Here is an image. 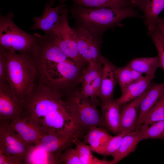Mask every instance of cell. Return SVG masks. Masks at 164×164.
<instances>
[{
    "label": "cell",
    "instance_id": "obj_1",
    "mask_svg": "<svg viewBox=\"0 0 164 164\" xmlns=\"http://www.w3.org/2000/svg\"><path fill=\"white\" fill-rule=\"evenodd\" d=\"M23 115L45 135L84 134L66 94L39 82L23 103Z\"/></svg>",
    "mask_w": 164,
    "mask_h": 164
},
{
    "label": "cell",
    "instance_id": "obj_2",
    "mask_svg": "<svg viewBox=\"0 0 164 164\" xmlns=\"http://www.w3.org/2000/svg\"><path fill=\"white\" fill-rule=\"evenodd\" d=\"M70 12L78 25L84 26L94 34L101 38L108 29L122 26L121 22L125 19L143 18L131 6L118 8H93L74 5Z\"/></svg>",
    "mask_w": 164,
    "mask_h": 164
},
{
    "label": "cell",
    "instance_id": "obj_3",
    "mask_svg": "<svg viewBox=\"0 0 164 164\" xmlns=\"http://www.w3.org/2000/svg\"><path fill=\"white\" fill-rule=\"evenodd\" d=\"M2 48L5 60L7 81L23 104L36 85L38 71L34 58Z\"/></svg>",
    "mask_w": 164,
    "mask_h": 164
},
{
    "label": "cell",
    "instance_id": "obj_4",
    "mask_svg": "<svg viewBox=\"0 0 164 164\" xmlns=\"http://www.w3.org/2000/svg\"><path fill=\"white\" fill-rule=\"evenodd\" d=\"M39 83L66 93L78 84L82 69L70 59L58 62L35 59Z\"/></svg>",
    "mask_w": 164,
    "mask_h": 164
},
{
    "label": "cell",
    "instance_id": "obj_5",
    "mask_svg": "<svg viewBox=\"0 0 164 164\" xmlns=\"http://www.w3.org/2000/svg\"><path fill=\"white\" fill-rule=\"evenodd\" d=\"M14 14L10 12L6 16L0 14V47L34 57L37 50V39L18 26L13 22Z\"/></svg>",
    "mask_w": 164,
    "mask_h": 164
},
{
    "label": "cell",
    "instance_id": "obj_6",
    "mask_svg": "<svg viewBox=\"0 0 164 164\" xmlns=\"http://www.w3.org/2000/svg\"><path fill=\"white\" fill-rule=\"evenodd\" d=\"M69 11L64 4L61 13V18L50 32L45 33L70 59L83 69L87 63L80 55L78 49L77 36L74 29L68 23Z\"/></svg>",
    "mask_w": 164,
    "mask_h": 164
},
{
    "label": "cell",
    "instance_id": "obj_7",
    "mask_svg": "<svg viewBox=\"0 0 164 164\" xmlns=\"http://www.w3.org/2000/svg\"><path fill=\"white\" fill-rule=\"evenodd\" d=\"M67 96L79 125L86 133L93 128L101 126L97 99L84 97L78 88L67 94Z\"/></svg>",
    "mask_w": 164,
    "mask_h": 164
},
{
    "label": "cell",
    "instance_id": "obj_8",
    "mask_svg": "<svg viewBox=\"0 0 164 164\" xmlns=\"http://www.w3.org/2000/svg\"><path fill=\"white\" fill-rule=\"evenodd\" d=\"M9 121H0V151L16 164H25L32 145L25 142L11 127Z\"/></svg>",
    "mask_w": 164,
    "mask_h": 164
},
{
    "label": "cell",
    "instance_id": "obj_9",
    "mask_svg": "<svg viewBox=\"0 0 164 164\" xmlns=\"http://www.w3.org/2000/svg\"><path fill=\"white\" fill-rule=\"evenodd\" d=\"M77 26L74 29L80 55L88 64L101 62L103 56L100 53L101 38L95 35L84 26Z\"/></svg>",
    "mask_w": 164,
    "mask_h": 164
},
{
    "label": "cell",
    "instance_id": "obj_10",
    "mask_svg": "<svg viewBox=\"0 0 164 164\" xmlns=\"http://www.w3.org/2000/svg\"><path fill=\"white\" fill-rule=\"evenodd\" d=\"M82 70L78 80L80 87L78 88L84 97L92 99L99 97L103 70L102 61L88 63Z\"/></svg>",
    "mask_w": 164,
    "mask_h": 164
},
{
    "label": "cell",
    "instance_id": "obj_11",
    "mask_svg": "<svg viewBox=\"0 0 164 164\" xmlns=\"http://www.w3.org/2000/svg\"><path fill=\"white\" fill-rule=\"evenodd\" d=\"M23 115L22 103L8 82L0 83V121L11 120Z\"/></svg>",
    "mask_w": 164,
    "mask_h": 164
},
{
    "label": "cell",
    "instance_id": "obj_12",
    "mask_svg": "<svg viewBox=\"0 0 164 164\" xmlns=\"http://www.w3.org/2000/svg\"><path fill=\"white\" fill-rule=\"evenodd\" d=\"M84 135V134L80 133L66 135L45 134L34 145L55 155L58 159L60 154L74 144L73 141L76 138L80 139Z\"/></svg>",
    "mask_w": 164,
    "mask_h": 164
},
{
    "label": "cell",
    "instance_id": "obj_13",
    "mask_svg": "<svg viewBox=\"0 0 164 164\" xmlns=\"http://www.w3.org/2000/svg\"><path fill=\"white\" fill-rule=\"evenodd\" d=\"M131 3L132 7L138 8L143 12L148 30L157 27L159 15L164 9V0H131Z\"/></svg>",
    "mask_w": 164,
    "mask_h": 164
},
{
    "label": "cell",
    "instance_id": "obj_14",
    "mask_svg": "<svg viewBox=\"0 0 164 164\" xmlns=\"http://www.w3.org/2000/svg\"><path fill=\"white\" fill-rule=\"evenodd\" d=\"M121 107L114 98L101 104V125L116 135L120 132Z\"/></svg>",
    "mask_w": 164,
    "mask_h": 164
},
{
    "label": "cell",
    "instance_id": "obj_15",
    "mask_svg": "<svg viewBox=\"0 0 164 164\" xmlns=\"http://www.w3.org/2000/svg\"><path fill=\"white\" fill-rule=\"evenodd\" d=\"M13 129L26 142L34 145L45 134L27 118L22 116L10 122Z\"/></svg>",
    "mask_w": 164,
    "mask_h": 164
},
{
    "label": "cell",
    "instance_id": "obj_16",
    "mask_svg": "<svg viewBox=\"0 0 164 164\" xmlns=\"http://www.w3.org/2000/svg\"><path fill=\"white\" fill-rule=\"evenodd\" d=\"M102 62L103 70L99 96L101 102L113 98L114 88L118 82L117 67L104 56Z\"/></svg>",
    "mask_w": 164,
    "mask_h": 164
},
{
    "label": "cell",
    "instance_id": "obj_17",
    "mask_svg": "<svg viewBox=\"0 0 164 164\" xmlns=\"http://www.w3.org/2000/svg\"><path fill=\"white\" fill-rule=\"evenodd\" d=\"M164 94V82L151 83L140 106L136 124V129L142 125L148 113Z\"/></svg>",
    "mask_w": 164,
    "mask_h": 164
},
{
    "label": "cell",
    "instance_id": "obj_18",
    "mask_svg": "<svg viewBox=\"0 0 164 164\" xmlns=\"http://www.w3.org/2000/svg\"><path fill=\"white\" fill-rule=\"evenodd\" d=\"M147 91L128 104L123 105V106L121 108V110L119 133H128L136 129V124L140 104Z\"/></svg>",
    "mask_w": 164,
    "mask_h": 164
},
{
    "label": "cell",
    "instance_id": "obj_19",
    "mask_svg": "<svg viewBox=\"0 0 164 164\" xmlns=\"http://www.w3.org/2000/svg\"><path fill=\"white\" fill-rule=\"evenodd\" d=\"M63 4L60 3L58 6L52 8L46 4L41 16L33 18L34 24L30 29H41L45 33L50 32L61 18L60 14Z\"/></svg>",
    "mask_w": 164,
    "mask_h": 164
},
{
    "label": "cell",
    "instance_id": "obj_20",
    "mask_svg": "<svg viewBox=\"0 0 164 164\" xmlns=\"http://www.w3.org/2000/svg\"><path fill=\"white\" fill-rule=\"evenodd\" d=\"M154 78L148 75L143 76L122 90L121 94L116 100L122 105L138 97L148 89Z\"/></svg>",
    "mask_w": 164,
    "mask_h": 164
},
{
    "label": "cell",
    "instance_id": "obj_21",
    "mask_svg": "<svg viewBox=\"0 0 164 164\" xmlns=\"http://www.w3.org/2000/svg\"><path fill=\"white\" fill-rule=\"evenodd\" d=\"M142 140V133L139 129L128 132L123 137L117 151L112 156L113 164L117 163L135 150Z\"/></svg>",
    "mask_w": 164,
    "mask_h": 164
},
{
    "label": "cell",
    "instance_id": "obj_22",
    "mask_svg": "<svg viewBox=\"0 0 164 164\" xmlns=\"http://www.w3.org/2000/svg\"><path fill=\"white\" fill-rule=\"evenodd\" d=\"M126 65L142 74H145L153 78L156 70L159 67L157 56L135 58L129 61Z\"/></svg>",
    "mask_w": 164,
    "mask_h": 164
},
{
    "label": "cell",
    "instance_id": "obj_23",
    "mask_svg": "<svg viewBox=\"0 0 164 164\" xmlns=\"http://www.w3.org/2000/svg\"><path fill=\"white\" fill-rule=\"evenodd\" d=\"M86 134L84 137L85 142L89 144L91 150L94 152L102 147L112 136L105 130L98 127L91 128Z\"/></svg>",
    "mask_w": 164,
    "mask_h": 164
},
{
    "label": "cell",
    "instance_id": "obj_24",
    "mask_svg": "<svg viewBox=\"0 0 164 164\" xmlns=\"http://www.w3.org/2000/svg\"><path fill=\"white\" fill-rule=\"evenodd\" d=\"M68 0L72 1L75 5L87 8H118L132 6L131 0H63V3Z\"/></svg>",
    "mask_w": 164,
    "mask_h": 164
},
{
    "label": "cell",
    "instance_id": "obj_25",
    "mask_svg": "<svg viewBox=\"0 0 164 164\" xmlns=\"http://www.w3.org/2000/svg\"><path fill=\"white\" fill-rule=\"evenodd\" d=\"M82 164H113L112 160L100 159L93 155L89 145L76 138L73 141Z\"/></svg>",
    "mask_w": 164,
    "mask_h": 164
},
{
    "label": "cell",
    "instance_id": "obj_26",
    "mask_svg": "<svg viewBox=\"0 0 164 164\" xmlns=\"http://www.w3.org/2000/svg\"><path fill=\"white\" fill-rule=\"evenodd\" d=\"M25 164H59L55 155L35 145H32L25 160Z\"/></svg>",
    "mask_w": 164,
    "mask_h": 164
},
{
    "label": "cell",
    "instance_id": "obj_27",
    "mask_svg": "<svg viewBox=\"0 0 164 164\" xmlns=\"http://www.w3.org/2000/svg\"><path fill=\"white\" fill-rule=\"evenodd\" d=\"M116 74L118 82L121 91L143 76L142 74L126 65L124 67H117Z\"/></svg>",
    "mask_w": 164,
    "mask_h": 164
},
{
    "label": "cell",
    "instance_id": "obj_28",
    "mask_svg": "<svg viewBox=\"0 0 164 164\" xmlns=\"http://www.w3.org/2000/svg\"><path fill=\"white\" fill-rule=\"evenodd\" d=\"M142 133V140L147 139H159L164 141V120L149 125L142 124L138 128Z\"/></svg>",
    "mask_w": 164,
    "mask_h": 164
},
{
    "label": "cell",
    "instance_id": "obj_29",
    "mask_svg": "<svg viewBox=\"0 0 164 164\" xmlns=\"http://www.w3.org/2000/svg\"><path fill=\"white\" fill-rule=\"evenodd\" d=\"M147 33L156 48L159 67L164 72V36L157 27L153 29L148 30Z\"/></svg>",
    "mask_w": 164,
    "mask_h": 164
},
{
    "label": "cell",
    "instance_id": "obj_30",
    "mask_svg": "<svg viewBox=\"0 0 164 164\" xmlns=\"http://www.w3.org/2000/svg\"><path fill=\"white\" fill-rule=\"evenodd\" d=\"M163 120L164 94L159 99L148 113L142 124L148 125L155 122Z\"/></svg>",
    "mask_w": 164,
    "mask_h": 164
},
{
    "label": "cell",
    "instance_id": "obj_31",
    "mask_svg": "<svg viewBox=\"0 0 164 164\" xmlns=\"http://www.w3.org/2000/svg\"><path fill=\"white\" fill-rule=\"evenodd\" d=\"M126 132H121L112 136L102 147L95 152L105 156H112L118 149L124 136Z\"/></svg>",
    "mask_w": 164,
    "mask_h": 164
},
{
    "label": "cell",
    "instance_id": "obj_32",
    "mask_svg": "<svg viewBox=\"0 0 164 164\" xmlns=\"http://www.w3.org/2000/svg\"><path fill=\"white\" fill-rule=\"evenodd\" d=\"M59 164H82L76 149L70 146L64 150L58 158Z\"/></svg>",
    "mask_w": 164,
    "mask_h": 164
},
{
    "label": "cell",
    "instance_id": "obj_33",
    "mask_svg": "<svg viewBox=\"0 0 164 164\" xmlns=\"http://www.w3.org/2000/svg\"><path fill=\"white\" fill-rule=\"evenodd\" d=\"M5 60L3 49L0 48V83L7 82Z\"/></svg>",
    "mask_w": 164,
    "mask_h": 164
},
{
    "label": "cell",
    "instance_id": "obj_34",
    "mask_svg": "<svg viewBox=\"0 0 164 164\" xmlns=\"http://www.w3.org/2000/svg\"><path fill=\"white\" fill-rule=\"evenodd\" d=\"M157 27L164 36V22L161 20L160 18L157 25Z\"/></svg>",
    "mask_w": 164,
    "mask_h": 164
},
{
    "label": "cell",
    "instance_id": "obj_35",
    "mask_svg": "<svg viewBox=\"0 0 164 164\" xmlns=\"http://www.w3.org/2000/svg\"><path fill=\"white\" fill-rule=\"evenodd\" d=\"M55 0H49L46 4L49 5L51 6H52L55 4ZM60 2V3H63V0H58Z\"/></svg>",
    "mask_w": 164,
    "mask_h": 164
},
{
    "label": "cell",
    "instance_id": "obj_36",
    "mask_svg": "<svg viewBox=\"0 0 164 164\" xmlns=\"http://www.w3.org/2000/svg\"><path fill=\"white\" fill-rule=\"evenodd\" d=\"M160 19L161 20L164 22V18H160Z\"/></svg>",
    "mask_w": 164,
    "mask_h": 164
}]
</instances>
